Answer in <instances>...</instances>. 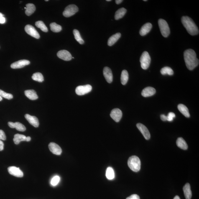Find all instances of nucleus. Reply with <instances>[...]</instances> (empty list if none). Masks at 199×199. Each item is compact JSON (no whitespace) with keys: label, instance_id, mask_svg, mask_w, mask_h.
Listing matches in <instances>:
<instances>
[{"label":"nucleus","instance_id":"1","mask_svg":"<svg viewBox=\"0 0 199 199\" xmlns=\"http://www.w3.org/2000/svg\"><path fill=\"white\" fill-rule=\"evenodd\" d=\"M184 57L185 65L189 70H193L198 65L199 60L197 58L195 51L192 49L185 50L184 52Z\"/></svg>","mask_w":199,"mask_h":199},{"label":"nucleus","instance_id":"2","mask_svg":"<svg viewBox=\"0 0 199 199\" xmlns=\"http://www.w3.org/2000/svg\"><path fill=\"white\" fill-rule=\"evenodd\" d=\"M182 22L187 32L191 35H198L199 32V29L191 18L187 16H182Z\"/></svg>","mask_w":199,"mask_h":199},{"label":"nucleus","instance_id":"3","mask_svg":"<svg viewBox=\"0 0 199 199\" xmlns=\"http://www.w3.org/2000/svg\"><path fill=\"white\" fill-rule=\"evenodd\" d=\"M128 164L130 169L134 172L140 170L141 162L139 158L136 156H131L128 159Z\"/></svg>","mask_w":199,"mask_h":199},{"label":"nucleus","instance_id":"4","mask_svg":"<svg viewBox=\"0 0 199 199\" xmlns=\"http://www.w3.org/2000/svg\"><path fill=\"white\" fill-rule=\"evenodd\" d=\"M158 24L162 35L164 37H167L170 34V29L166 21L163 19H159Z\"/></svg>","mask_w":199,"mask_h":199},{"label":"nucleus","instance_id":"5","mask_svg":"<svg viewBox=\"0 0 199 199\" xmlns=\"http://www.w3.org/2000/svg\"><path fill=\"white\" fill-rule=\"evenodd\" d=\"M140 62L141 68L143 70H146L148 68L151 62V58L148 52L147 51L143 52L140 59Z\"/></svg>","mask_w":199,"mask_h":199},{"label":"nucleus","instance_id":"6","mask_svg":"<svg viewBox=\"0 0 199 199\" xmlns=\"http://www.w3.org/2000/svg\"><path fill=\"white\" fill-rule=\"evenodd\" d=\"M78 8L75 5H70L65 8L63 13V15L65 17H69L73 16L78 12Z\"/></svg>","mask_w":199,"mask_h":199},{"label":"nucleus","instance_id":"7","mask_svg":"<svg viewBox=\"0 0 199 199\" xmlns=\"http://www.w3.org/2000/svg\"><path fill=\"white\" fill-rule=\"evenodd\" d=\"M92 90V86L90 85L79 86L76 87L75 89L76 93L79 96L86 94L90 92Z\"/></svg>","mask_w":199,"mask_h":199},{"label":"nucleus","instance_id":"8","mask_svg":"<svg viewBox=\"0 0 199 199\" xmlns=\"http://www.w3.org/2000/svg\"><path fill=\"white\" fill-rule=\"evenodd\" d=\"M25 30L29 35L36 39H39L40 38L39 33L36 30L35 28L32 25L29 24L26 25L25 27Z\"/></svg>","mask_w":199,"mask_h":199},{"label":"nucleus","instance_id":"9","mask_svg":"<svg viewBox=\"0 0 199 199\" xmlns=\"http://www.w3.org/2000/svg\"><path fill=\"white\" fill-rule=\"evenodd\" d=\"M110 117L116 122H119L122 117L123 113L121 110L118 108H115L111 111Z\"/></svg>","mask_w":199,"mask_h":199},{"label":"nucleus","instance_id":"10","mask_svg":"<svg viewBox=\"0 0 199 199\" xmlns=\"http://www.w3.org/2000/svg\"><path fill=\"white\" fill-rule=\"evenodd\" d=\"M57 55L59 58L65 61L71 60L72 58L70 52L66 50L59 51L58 52Z\"/></svg>","mask_w":199,"mask_h":199},{"label":"nucleus","instance_id":"11","mask_svg":"<svg viewBox=\"0 0 199 199\" xmlns=\"http://www.w3.org/2000/svg\"><path fill=\"white\" fill-rule=\"evenodd\" d=\"M8 171L11 175L18 177H22L23 173L19 168L15 166H11L8 168Z\"/></svg>","mask_w":199,"mask_h":199},{"label":"nucleus","instance_id":"12","mask_svg":"<svg viewBox=\"0 0 199 199\" xmlns=\"http://www.w3.org/2000/svg\"><path fill=\"white\" fill-rule=\"evenodd\" d=\"M136 126H137L139 130L140 131L146 139L149 140L150 138V134L148 129L145 126L141 124V123H138L136 124Z\"/></svg>","mask_w":199,"mask_h":199},{"label":"nucleus","instance_id":"13","mask_svg":"<svg viewBox=\"0 0 199 199\" xmlns=\"http://www.w3.org/2000/svg\"><path fill=\"white\" fill-rule=\"evenodd\" d=\"M48 147L51 152L56 155H60L62 152L61 148L58 145L54 142H51Z\"/></svg>","mask_w":199,"mask_h":199},{"label":"nucleus","instance_id":"14","mask_svg":"<svg viewBox=\"0 0 199 199\" xmlns=\"http://www.w3.org/2000/svg\"><path fill=\"white\" fill-rule=\"evenodd\" d=\"M30 64V62L28 60H20L11 64V68L14 69L22 68L25 66L29 65Z\"/></svg>","mask_w":199,"mask_h":199},{"label":"nucleus","instance_id":"15","mask_svg":"<svg viewBox=\"0 0 199 199\" xmlns=\"http://www.w3.org/2000/svg\"><path fill=\"white\" fill-rule=\"evenodd\" d=\"M103 73L105 79L108 83H112L113 80V75L111 69L108 67L104 68Z\"/></svg>","mask_w":199,"mask_h":199},{"label":"nucleus","instance_id":"16","mask_svg":"<svg viewBox=\"0 0 199 199\" xmlns=\"http://www.w3.org/2000/svg\"><path fill=\"white\" fill-rule=\"evenodd\" d=\"M25 118L29 122L30 124L32 125L34 127L37 128L39 125V120L36 116H31L29 114L25 115Z\"/></svg>","mask_w":199,"mask_h":199},{"label":"nucleus","instance_id":"17","mask_svg":"<svg viewBox=\"0 0 199 199\" xmlns=\"http://www.w3.org/2000/svg\"><path fill=\"white\" fill-rule=\"evenodd\" d=\"M152 27V24L151 23H146L141 28L139 31L140 34L142 36L146 35L150 32Z\"/></svg>","mask_w":199,"mask_h":199},{"label":"nucleus","instance_id":"18","mask_svg":"<svg viewBox=\"0 0 199 199\" xmlns=\"http://www.w3.org/2000/svg\"><path fill=\"white\" fill-rule=\"evenodd\" d=\"M156 91L155 89L151 87H148L143 89L141 95L144 97H148L155 94Z\"/></svg>","mask_w":199,"mask_h":199},{"label":"nucleus","instance_id":"19","mask_svg":"<svg viewBox=\"0 0 199 199\" xmlns=\"http://www.w3.org/2000/svg\"><path fill=\"white\" fill-rule=\"evenodd\" d=\"M8 126L12 128H15L17 131L21 132H23L26 131V128L21 123L19 122L13 123L11 122H9L8 123Z\"/></svg>","mask_w":199,"mask_h":199},{"label":"nucleus","instance_id":"20","mask_svg":"<svg viewBox=\"0 0 199 199\" xmlns=\"http://www.w3.org/2000/svg\"><path fill=\"white\" fill-rule=\"evenodd\" d=\"M24 94L25 96L31 100H36L38 98L37 93L33 90H26L24 92Z\"/></svg>","mask_w":199,"mask_h":199},{"label":"nucleus","instance_id":"21","mask_svg":"<svg viewBox=\"0 0 199 199\" xmlns=\"http://www.w3.org/2000/svg\"><path fill=\"white\" fill-rule=\"evenodd\" d=\"M121 34L120 33H117L114 35L111 36L108 39V45L109 46H111L117 42L118 39L121 37Z\"/></svg>","mask_w":199,"mask_h":199},{"label":"nucleus","instance_id":"22","mask_svg":"<svg viewBox=\"0 0 199 199\" xmlns=\"http://www.w3.org/2000/svg\"><path fill=\"white\" fill-rule=\"evenodd\" d=\"M184 194L186 199H191L192 197V192L190 184H185L183 188Z\"/></svg>","mask_w":199,"mask_h":199},{"label":"nucleus","instance_id":"23","mask_svg":"<svg viewBox=\"0 0 199 199\" xmlns=\"http://www.w3.org/2000/svg\"><path fill=\"white\" fill-rule=\"evenodd\" d=\"M178 108L179 111L186 117L189 118L190 117V114L188 108L185 105L182 104H179Z\"/></svg>","mask_w":199,"mask_h":199},{"label":"nucleus","instance_id":"24","mask_svg":"<svg viewBox=\"0 0 199 199\" xmlns=\"http://www.w3.org/2000/svg\"><path fill=\"white\" fill-rule=\"evenodd\" d=\"M176 144L177 146L181 149L187 150L188 149V146L187 143L182 138H179L177 139Z\"/></svg>","mask_w":199,"mask_h":199},{"label":"nucleus","instance_id":"25","mask_svg":"<svg viewBox=\"0 0 199 199\" xmlns=\"http://www.w3.org/2000/svg\"><path fill=\"white\" fill-rule=\"evenodd\" d=\"M126 12V10L124 8H120L116 11L115 14V19L118 20L124 17Z\"/></svg>","mask_w":199,"mask_h":199},{"label":"nucleus","instance_id":"26","mask_svg":"<svg viewBox=\"0 0 199 199\" xmlns=\"http://www.w3.org/2000/svg\"><path fill=\"white\" fill-rule=\"evenodd\" d=\"M26 7L25 14L28 16L31 15L36 11L35 6L32 4H27Z\"/></svg>","mask_w":199,"mask_h":199},{"label":"nucleus","instance_id":"27","mask_svg":"<svg viewBox=\"0 0 199 199\" xmlns=\"http://www.w3.org/2000/svg\"><path fill=\"white\" fill-rule=\"evenodd\" d=\"M129 79V75L127 70H123L122 72L121 76V81L122 84L126 85Z\"/></svg>","mask_w":199,"mask_h":199},{"label":"nucleus","instance_id":"28","mask_svg":"<svg viewBox=\"0 0 199 199\" xmlns=\"http://www.w3.org/2000/svg\"><path fill=\"white\" fill-rule=\"evenodd\" d=\"M26 136L23 135L16 134L14 135V144H19L21 141H26Z\"/></svg>","mask_w":199,"mask_h":199},{"label":"nucleus","instance_id":"29","mask_svg":"<svg viewBox=\"0 0 199 199\" xmlns=\"http://www.w3.org/2000/svg\"><path fill=\"white\" fill-rule=\"evenodd\" d=\"M106 176L108 180H112L115 178L114 172L112 168L109 167L107 168Z\"/></svg>","mask_w":199,"mask_h":199},{"label":"nucleus","instance_id":"30","mask_svg":"<svg viewBox=\"0 0 199 199\" xmlns=\"http://www.w3.org/2000/svg\"><path fill=\"white\" fill-rule=\"evenodd\" d=\"M73 33L74 36L77 42L80 44H83L84 43V41L82 39L81 36L80 35L79 32L78 30L76 29L74 30L73 31Z\"/></svg>","mask_w":199,"mask_h":199},{"label":"nucleus","instance_id":"31","mask_svg":"<svg viewBox=\"0 0 199 199\" xmlns=\"http://www.w3.org/2000/svg\"><path fill=\"white\" fill-rule=\"evenodd\" d=\"M160 73L162 75H168L171 76L173 75L174 72L170 67H166L161 69Z\"/></svg>","mask_w":199,"mask_h":199},{"label":"nucleus","instance_id":"32","mask_svg":"<svg viewBox=\"0 0 199 199\" xmlns=\"http://www.w3.org/2000/svg\"><path fill=\"white\" fill-rule=\"evenodd\" d=\"M32 78L35 81L39 82H42L44 80L43 76L39 72H36L33 74Z\"/></svg>","mask_w":199,"mask_h":199},{"label":"nucleus","instance_id":"33","mask_svg":"<svg viewBox=\"0 0 199 199\" xmlns=\"http://www.w3.org/2000/svg\"><path fill=\"white\" fill-rule=\"evenodd\" d=\"M51 30L55 33H58L62 30V27L55 23H52L50 24Z\"/></svg>","mask_w":199,"mask_h":199},{"label":"nucleus","instance_id":"34","mask_svg":"<svg viewBox=\"0 0 199 199\" xmlns=\"http://www.w3.org/2000/svg\"><path fill=\"white\" fill-rule=\"evenodd\" d=\"M35 25L36 27L40 29L43 32H47L48 31L47 27L44 23V22L42 21H37L35 23Z\"/></svg>","mask_w":199,"mask_h":199},{"label":"nucleus","instance_id":"35","mask_svg":"<svg viewBox=\"0 0 199 199\" xmlns=\"http://www.w3.org/2000/svg\"><path fill=\"white\" fill-rule=\"evenodd\" d=\"M0 96L8 100H11L13 98L12 94L6 93L1 89H0Z\"/></svg>","mask_w":199,"mask_h":199},{"label":"nucleus","instance_id":"36","mask_svg":"<svg viewBox=\"0 0 199 199\" xmlns=\"http://www.w3.org/2000/svg\"><path fill=\"white\" fill-rule=\"evenodd\" d=\"M60 180V178L59 176H56L52 179L51 181V184L52 186H55L59 183Z\"/></svg>","mask_w":199,"mask_h":199},{"label":"nucleus","instance_id":"37","mask_svg":"<svg viewBox=\"0 0 199 199\" xmlns=\"http://www.w3.org/2000/svg\"><path fill=\"white\" fill-rule=\"evenodd\" d=\"M176 116L174 113L172 112L169 113L167 116V121L171 122L173 121V119Z\"/></svg>","mask_w":199,"mask_h":199},{"label":"nucleus","instance_id":"38","mask_svg":"<svg viewBox=\"0 0 199 199\" xmlns=\"http://www.w3.org/2000/svg\"><path fill=\"white\" fill-rule=\"evenodd\" d=\"M6 138L5 134L4 132L2 130H0V140H6Z\"/></svg>","mask_w":199,"mask_h":199},{"label":"nucleus","instance_id":"39","mask_svg":"<svg viewBox=\"0 0 199 199\" xmlns=\"http://www.w3.org/2000/svg\"><path fill=\"white\" fill-rule=\"evenodd\" d=\"M4 15L0 13V23L3 24L6 22V19L4 17Z\"/></svg>","mask_w":199,"mask_h":199},{"label":"nucleus","instance_id":"40","mask_svg":"<svg viewBox=\"0 0 199 199\" xmlns=\"http://www.w3.org/2000/svg\"><path fill=\"white\" fill-rule=\"evenodd\" d=\"M126 199H140L139 195L137 194L132 195L129 197H127Z\"/></svg>","mask_w":199,"mask_h":199},{"label":"nucleus","instance_id":"41","mask_svg":"<svg viewBox=\"0 0 199 199\" xmlns=\"http://www.w3.org/2000/svg\"><path fill=\"white\" fill-rule=\"evenodd\" d=\"M4 142L0 140V151H2L4 149Z\"/></svg>","mask_w":199,"mask_h":199},{"label":"nucleus","instance_id":"42","mask_svg":"<svg viewBox=\"0 0 199 199\" xmlns=\"http://www.w3.org/2000/svg\"><path fill=\"white\" fill-rule=\"evenodd\" d=\"M160 118L161 120L163 121H167V116H166L164 114H162L161 115Z\"/></svg>","mask_w":199,"mask_h":199},{"label":"nucleus","instance_id":"43","mask_svg":"<svg viewBox=\"0 0 199 199\" xmlns=\"http://www.w3.org/2000/svg\"><path fill=\"white\" fill-rule=\"evenodd\" d=\"M116 3L118 5L120 4H121V2H122L123 1V0H116Z\"/></svg>","mask_w":199,"mask_h":199},{"label":"nucleus","instance_id":"44","mask_svg":"<svg viewBox=\"0 0 199 199\" xmlns=\"http://www.w3.org/2000/svg\"><path fill=\"white\" fill-rule=\"evenodd\" d=\"M31 137H30V136H27V137H26V141H27V142H29V141H31Z\"/></svg>","mask_w":199,"mask_h":199},{"label":"nucleus","instance_id":"45","mask_svg":"<svg viewBox=\"0 0 199 199\" xmlns=\"http://www.w3.org/2000/svg\"><path fill=\"white\" fill-rule=\"evenodd\" d=\"M173 199H180V197L178 195H176V196L175 197H174V198Z\"/></svg>","mask_w":199,"mask_h":199},{"label":"nucleus","instance_id":"46","mask_svg":"<svg viewBox=\"0 0 199 199\" xmlns=\"http://www.w3.org/2000/svg\"><path fill=\"white\" fill-rule=\"evenodd\" d=\"M2 99H3L2 97L0 96V101H2Z\"/></svg>","mask_w":199,"mask_h":199},{"label":"nucleus","instance_id":"47","mask_svg":"<svg viewBox=\"0 0 199 199\" xmlns=\"http://www.w3.org/2000/svg\"><path fill=\"white\" fill-rule=\"evenodd\" d=\"M106 1L108 2H109V1H111V0H106Z\"/></svg>","mask_w":199,"mask_h":199},{"label":"nucleus","instance_id":"48","mask_svg":"<svg viewBox=\"0 0 199 199\" xmlns=\"http://www.w3.org/2000/svg\"><path fill=\"white\" fill-rule=\"evenodd\" d=\"M144 1H147V0H144Z\"/></svg>","mask_w":199,"mask_h":199},{"label":"nucleus","instance_id":"49","mask_svg":"<svg viewBox=\"0 0 199 199\" xmlns=\"http://www.w3.org/2000/svg\"><path fill=\"white\" fill-rule=\"evenodd\" d=\"M49 1L48 0H46H46H45V1H46V2L47 1Z\"/></svg>","mask_w":199,"mask_h":199}]
</instances>
